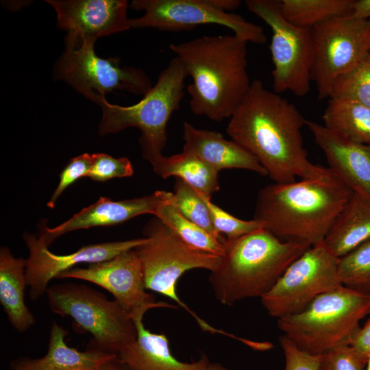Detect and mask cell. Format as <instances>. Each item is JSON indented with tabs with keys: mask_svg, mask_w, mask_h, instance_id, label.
Returning a JSON list of instances; mask_svg holds the SVG:
<instances>
[{
	"mask_svg": "<svg viewBox=\"0 0 370 370\" xmlns=\"http://www.w3.org/2000/svg\"><path fill=\"white\" fill-rule=\"evenodd\" d=\"M306 121L292 103L254 79L226 132L256 158L274 182L289 183L328 170L308 160L301 134Z\"/></svg>",
	"mask_w": 370,
	"mask_h": 370,
	"instance_id": "obj_1",
	"label": "cell"
},
{
	"mask_svg": "<svg viewBox=\"0 0 370 370\" xmlns=\"http://www.w3.org/2000/svg\"><path fill=\"white\" fill-rule=\"evenodd\" d=\"M247 43L235 34H227L169 45L192 79L186 90L194 114L220 122L230 119L241 105L251 85Z\"/></svg>",
	"mask_w": 370,
	"mask_h": 370,
	"instance_id": "obj_2",
	"label": "cell"
},
{
	"mask_svg": "<svg viewBox=\"0 0 370 370\" xmlns=\"http://www.w3.org/2000/svg\"><path fill=\"white\" fill-rule=\"evenodd\" d=\"M352 191L328 168L322 175L275 183L258 194L254 219L283 241H323Z\"/></svg>",
	"mask_w": 370,
	"mask_h": 370,
	"instance_id": "obj_3",
	"label": "cell"
},
{
	"mask_svg": "<svg viewBox=\"0 0 370 370\" xmlns=\"http://www.w3.org/2000/svg\"><path fill=\"white\" fill-rule=\"evenodd\" d=\"M223 253L208 280L217 299L232 306L270 291L290 264L311 246L283 241L262 228L226 239Z\"/></svg>",
	"mask_w": 370,
	"mask_h": 370,
	"instance_id": "obj_4",
	"label": "cell"
},
{
	"mask_svg": "<svg viewBox=\"0 0 370 370\" xmlns=\"http://www.w3.org/2000/svg\"><path fill=\"white\" fill-rule=\"evenodd\" d=\"M187 77L183 65L174 57L138 103L122 106L109 103L106 97L100 98L96 103L102 110L100 135L117 133L128 127L138 128L141 132L139 143L143 156L152 165L164 156L167 124L180 108Z\"/></svg>",
	"mask_w": 370,
	"mask_h": 370,
	"instance_id": "obj_5",
	"label": "cell"
},
{
	"mask_svg": "<svg viewBox=\"0 0 370 370\" xmlns=\"http://www.w3.org/2000/svg\"><path fill=\"white\" fill-rule=\"evenodd\" d=\"M369 313L370 294L342 285L320 295L301 312L278 319V325L301 350L321 356L349 345L360 321Z\"/></svg>",
	"mask_w": 370,
	"mask_h": 370,
	"instance_id": "obj_6",
	"label": "cell"
},
{
	"mask_svg": "<svg viewBox=\"0 0 370 370\" xmlns=\"http://www.w3.org/2000/svg\"><path fill=\"white\" fill-rule=\"evenodd\" d=\"M146 241L134 248L141 262L145 288L158 293L185 309L204 331L221 334L193 312L177 295V282L186 271L203 269L210 272L218 266L221 256L195 249L163 224L158 218L144 228Z\"/></svg>",
	"mask_w": 370,
	"mask_h": 370,
	"instance_id": "obj_7",
	"label": "cell"
},
{
	"mask_svg": "<svg viewBox=\"0 0 370 370\" xmlns=\"http://www.w3.org/2000/svg\"><path fill=\"white\" fill-rule=\"evenodd\" d=\"M51 311L70 317L81 330L92 336L97 349L118 354L137 336L131 316L114 299L81 284L64 283L46 291Z\"/></svg>",
	"mask_w": 370,
	"mask_h": 370,
	"instance_id": "obj_8",
	"label": "cell"
},
{
	"mask_svg": "<svg viewBox=\"0 0 370 370\" xmlns=\"http://www.w3.org/2000/svg\"><path fill=\"white\" fill-rule=\"evenodd\" d=\"M247 9L267 24L273 69V89L304 97L310 88L314 60L312 30L296 26L284 16L280 0H246Z\"/></svg>",
	"mask_w": 370,
	"mask_h": 370,
	"instance_id": "obj_9",
	"label": "cell"
},
{
	"mask_svg": "<svg viewBox=\"0 0 370 370\" xmlns=\"http://www.w3.org/2000/svg\"><path fill=\"white\" fill-rule=\"evenodd\" d=\"M95 43L65 45L55 75L77 91L97 103L109 92L123 90L145 95L152 82L140 69L121 66L119 58H102L95 52Z\"/></svg>",
	"mask_w": 370,
	"mask_h": 370,
	"instance_id": "obj_10",
	"label": "cell"
},
{
	"mask_svg": "<svg viewBox=\"0 0 370 370\" xmlns=\"http://www.w3.org/2000/svg\"><path fill=\"white\" fill-rule=\"evenodd\" d=\"M338 260L323 241L311 246L260 298L264 308L278 319L295 314L320 295L342 286L337 273Z\"/></svg>",
	"mask_w": 370,
	"mask_h": 370,
	"instance_id": "obj_11",
	"label": "cell"
},
{
	"mask_svg": "<svg viewBox=\"0 0 370 370\" xmlns=\"http://www.w3.org/2000/svg\"><path fill=\"white\" fill-rule=\"evenodd\" d=\"M311 30L312 81L319 99L330 98L335 80L369 54L370 18H358L348 14L327 20Z\"/></svg>",
	"mask_w": 370,
	"mask_h": 370,
	"instance_id": "obj_12",
	"label": "cell"
},
{
	"mask_svg": "<svg viewBox=\"0 0 370 370\" xmlns=\"http://www.w3.org/2000/svg\"><path fill=\"white\" fill-rule=\"evenodd\" d=\"M130 7L144 12L141 16L130 19L131 27L180 32L213 24L230 29L248 42L262 45L267 41L262 27L217 8L212 0H134Z\"/></svg>",
	"mask_w": 370,
	"mask_h": 370,
	"instance_id": "obj_13",
	"label": "cell"
},
{
	"mask_svg": "<svg viewBox=\"0 0 370 370\" xmlns=\"http://www.w3.org/2000/svg\"><path fill=\"white\" fill-rule=\"evenodd\" d=\"M57 278L82 280L105 288L133 320L143 317L151 308H175L171 304L156 301L146 291L141 262L134 249L110 260L90 264L86 268H73Z\"/></svg>",
	"mask_w": 370,
	"mask_h": 370,
	"instance_id": "obj_14",
	"label": "cell"
},
{
	"mask_svg": "<svg viewBox=\"0 0 370 370\" xmlns=\"http://www.w3.org/2000/svg\"><path fill=\"white\" fill-rule=\"evenodd\" d=\"M24 241L29 249L26 259L25 274L29 296L32 300L42 296L49 282L74 266L88 262L98 263L110 260L126 251L144 243L146 237L122 241L92 244L83 246L66 255H57L49 251V246L39 236L25 234Z\"/></svg>",
	"mask_w": 370,
	"mask_h": 370,
	"instance_id": "obj_15",
	"label": "cell"
},
{
	"mask_svg": "<svg viewBox=\"0 0 370 370\" xmlns=\"http://www.w3.org/2000/svg\"><path fill=\"white\" fill-rule=\"evenodd\" d=\"M55 10L58 26L67 32L65 45L95 43L101 36L131 27L126 0H47Z\"/></svg>",
	"mask_w": 370,
	"mask_h": 370,
	"instance_id": "obj_16",
	"label": "cell"
},
{
	"mask_svg": "<svg viewBox=\"0 0 370 370\" xmlns=\"http://www.w3.org/2000/svg\"><path fill=\"white\" fill-rule=\"evenodd\" d=\"M306 125L325 154L328 168L352 192L370 199V144L344 138L312 121Z\"/></svg>",
	"mask_w": 370,
	"mask_h": 370,
	"instance_id": "obj_17",
	"label": "cell"
},
{
	"mask_svg": "<svg viewBox=\"0 0 370 370\" xmlns=\"http://www.w3.org/2000/svg\"><path fill=\"white\" fill-rule=\"evenodd\" d=\"M172 193L157 190L142 197L113 201L101 197L67 221L53 228L44 224L38 236L49 246L56 238L73 230L122 223L143 214H154L158 207L168 201Z\"/></svg>",
	"mask_w": 370,
	"mask_h": 370,
	"instance_id": "obj_18",
	"label": "cell"
},
{
	"mask_svg": "<svg viewBox=\"0 0 370 370\" xmlns=\"http://www.w3.org/2000/svg\"><path fill=\"white\" fill-rule=\"evenodd\" d=\"M183 140V151L196 156L218 173L223 169H241L267 175L254 156L219 132L198 129L184 122Z\"/></svg>",
	"mask_w": 370,
	"mask_h": 370,
	"instance_id": "obj_19",
	"label": "cell"
},
{
	"mask_svg": "<svg viewBox=\"0 0 370 370\" xmlns=\"http://www.w3.org/2000/svg\"><path fill=\"white\" fill-rule=\"evenodd\" d=\"M143 319L134 320L136 338L118 354L129 370H208L210 362L207 356L203 354L193 362L177 360L171 353L167 336L146 329Z\"/></svg>",
	"mask_w": 370,
	"mask_h": 370,
	"instance_id": "obj_20",
	"label": "cell"
},
{
	"mask_svg": "<svg viewBox=\"0 0 370 370\" xmlns=\"http://www.w3.org/2000/svg\"><path fill=\"white\" fill-rule=\"evenodd\" d=\"M67 334L64 328L53 322L51 327L47 354L40 358L23 359L15 362L13 370H95L102 364L118 357L116 354L97 349L80 352L70 347L65 343Z\"/></svg>",
	"mask_w": 370,
	"mask_h": 370,
	"instance_id": "obj_21",
	"label": "cell"
},
{
	"mask_svg": "<svg viewBox=\"0 0 370 370\" xmlns=\"http://www.w3.org/2000/svg\"><path fill=\"white\" fill-rule=\"evenodd\" d=\"M370 238V199L352 192L338 213L323 243L337 258Z\"/></svg>",
	"mask_w": 370,
	"mask_h": 370,
	"instance_id": "obj_22",
	"label": "cell"
},
{
	"mask_svg": "<svg viewBox=\"0 0 370 370\" xmlns=\"http://www.w3.org/2000/svg\"><path fill=\"white\" fill-rule=\"evenodd\" d=\"M25 267L26 260L14 257L8 247L1 248L0 302L12 325L21 332L35 322L25 302Z\"/></svg>",
	"mask_w": 370,
	"mask_h": 370,
	"instance_id": "obj_23",
	"label": "cell"
},
{
	"mask_svg": "<svg viewBox=\"0 0 370 370\" xmlns=\"http://www.w3.org/2000/svg\"><path fill=\"white\" fill-rule=\"evenodd\" d=\"M151 166L161 177L175 176L207 196L219 190V173L191 153L182 150L171 156H162Z\"/></svg>",
	"mask_w": 370,
	"mask_h": 370,
	"instance_id": "obj_24",
	"label": "cell"
},
{
	"mask_svg": "<svg viewBox=\"0 0 370 370\" xmlns=\"http://www.w3.org/2000/svg\"><path fill=\"white\" fill-rule=\"evenodd\" d=\"M323 125L347 140L370 144V107L330 98L322 116Z\"/></svg>",
	"mask_w": 370,
	"mask_h": 370,
	"instance_id": "obj_25",
	"label": "cell"
},
{
	"mask_svg": "<svg viewBox=\"0 0 370 370\" xmlns=\"http://www.w3.org/2000/svg\"><path fill=\"white\" fill-rule=\"evenodd\" d=\"M169 200L170 199L161 204L153 215L191 247L205 253L221 256L223 253V243L225 241H221L186 219L169 203Z\"/></svg>",
	"mask_w": 370,
	"mask_h": 370,
	"instance_id": "obj_26",
	"label": "cell"
},
{
	"mask_svg": "<svg viewBox=\"0 0 370 370\" xmlns=\"http://www.w3.org/2000/svg\"><path fill=\"white\" fill-rule=\"evenodd\" d=\"M352 3V0H280L287 21L310 29L330 18L350 14Z\"/></svg>",
	"mask_w": 370,
	"mask_h": 370,
	"instance_id": "obj_27",
	"label": "cell"
},
{
	"mask_svg": "<svg viewBox=\"0 0 370 370\" xmlns=\"http://www.w3.org/2000/svg\"><path fill=\"white\" fill-rule=\"evenodd\" d=\"M337 273L343 286L370 294V238L338 258Z\"/></svg>",
	"mask_w": 370,
	"mask_h": 370,
	"instance_id": "obj_28",
	"label": "cell"
},
{
	"mask_svg": "<svg viewBox=\"0 0 370 370\" xmlns=\"http://www.w3.org/2000/svg\"><path fill=\"white\" fill-rule=\"evenodd\" d=\"M330 98L352 101L370 107L369 53L335 80Z\"/></svg>",
	"mask_w": 370,
	"mask_h": 370,
	"instance_id": "obj_29",
	"label": "cell"
},
{
	"mask_svg": "<svg viewBox=\"0 0 370 370\" xmlns=\"http://www.w3.org/2000/svg\"><path fill=\"white\" fill-rule=\"evenodd\" d=\"M169 203L186 219L196 223L222 241L226 238L215 230L209 210L201 193L183 180L177 178Z\"/></svg>",
	"mask_w": 370,
	"mask_h": 370,
	"instance_id": "obj_30",
	"label": "cell"
},
{
	"mask_svg": "<svg viewBox=\"0 0 370 370\" xmlns=\"http://www.w3.org/2000/svg\"><path fill=\"white\" fill-rule=\"evenodd\" d=\"M201 195L209 210L211 221L215 230L221 235L224 234L226 239H236L264 228L260 222L255 219L243 220L238 219L212 203L211 197L203 193H201Z\"/></svg>",
	"mask_w": 370,
	"mask_h": 370,
	"instance_id": "obj_31",
	"label": "cell"
},
{
	"mask_svg": "<svg viewBox=\"0 0 370 370\" xmlns=\"http://www.w3.org/2000/svg\"><path fill=\"white\" fill-rule=\"evenodd\" d=\"M134 173L130 160L125 157L114 158L108 154H92V164L86 177L104 182L116 177H130Z\"/></svg>",
	"mask_w": 370,
	"mask_h": 370,
	"instance_id": "obj_32",
	"label": "cell"
},
{
	"mask_svg": "<svg viewBox=\"0 0 370 370\" xmlns=\"http://www.w3.org/2000/svg\"><path fill=\"white\" fill-rule=\"evenodd\" d=\"M365 365L350 345L340 346L319 356L320 370H365Z\"/></svg>",
	"mask_w": 370,
	"mask_h": 370,
	"instance_id": "obj_33",
	"label": "cell"
},
{
	"mask_svg": "<svg viewBox=\"0 0 370 370\" xmlns=\"http://www.w3.org/2000/svg\"><path fill=\"white\" fill-rule=\"evenodd\" d=\"M92 164V154L83 153L71 159L60 174L58 186L47 203V206L53 208L56 201L65 189L82 177H86Z\"/></svg>",
	"mask_w": 370,
	"mask_h": 370,
	"instance_id": "obj_34",
	"label": "cell"
},
{
	"mask_svg": "<svg viewBox=\"0 0 370 370\" xmlns=\"http://www.w3.org/2000/svg\"><path fill=\"white\" fill-rule=\"evenodd\" d=\"M279 341L285 356L284 370H320L319 356L301 350L284 335L280 337Z\"/></svg>",
	"mask_w": 370,
	"mask_h": 370,
	"instance_id": "obj_35",
	"label": "cell"
},
{
	"mask_svg": "<svg viewBox=\"0 0 370 370\" xmlns=\"http://www.w3.org/2000/svg\"><path fill=\"white\" fill-rule=\"evenodd\" d=\"M349 345L366 362L367 356L370 354V318L363 327H360L356 332Z\"/></svg>",
	"mask_w": 370,
	"mask_h": 370,
	"instance_id": "obj_36",
	"label": "cell"
},
{
	"mask_svg": "<svg viewBox=\"0 0 370 370\" xmlns=\"http://www.w3.org/2000/svg\"><path fill=\"white\" fill-rule=\"evenodd\" d=\"M350 14L358 18H370V0H352Z\"/></svg>",
	"mask_w": 370,
	"mask_h": 370,
	"instance_id": "obj_37",
	"label": "cell"
},
{
	"mask_svg": "<svg viewBox=\"0 0 370 370\" xmlns=\"http://www.w3.org/2000/svg\"><path fill=\"white\" fill-rule=\"evenodd\" d=\"M95 370H123V365L117 357L102 364Z\"/></svg>",
	"mask_w": 370,
	"mask_h": 370,
	"instance_id": "obj_38",
	"label": "cell"
},
{
	"mask_svg": "<svg viewBox=\"0 0 370 370\" xmlns=\"http://www.w3.org/2000/svg\"><path fill=\"white\" fill-rule=\"evenodd\" d=\"M208 370H229L219 362L210 363Z\"/></svg>",
	"mask_w": 370,
	"mask_h": 370,
	"instance_id": "obj_39",
	"label": "cell"
},
{
	"mask_svg": "<svg viewBox=\"0 0 370 370\" xmlns=\"http://www.w3.org/2000/svg\"><path fill=\"white\" fill-rule=\"evenodd\" d=\"M365 370H370V354L367 356Z\"/></svg>",
	"mask_w": 370,
	"mask_h": 370,
	"instance_id": "obj_40",
	"label": "cell"
},
{
	"mask_svg": "<svg viewBox=\"0 0 370 370\" xmlns=\"http://www.w3.org/2000/svg\"><path fill=\"white\" fill-rule=\"evenodd\" d=\"M122 364V363H121ZM123 365V364H122ZM123 370H129L125 366L123 365Z\"/></svg>",
	"mask_w": 370,
	"mask_h": 370,
	"instance_id": "obj_41",
	"label": "cell"
},
{
	"mask_svg": "<svg viewBox=\"0 0 370 370\" xmlns=\"http://www.w3.org/2000/svg\"><path fill=\"white\" fill-rule=\"evenodd\" d=\"M369 53L370 54V49H369Z\"/></svg>",
	"mask_w": 370,
	"mask_h": 370,
	"instance_id": "obj_42",
	"label": "cell"
}]
</instances>
